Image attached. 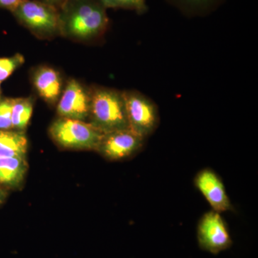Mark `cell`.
<instances>
[{"mask_svg":"<svg viewBox=\"0 0 258 258\" xmlns=\"http://www.w3.org/2000/svg\"><path fill=\"white\" fill-rule=\"evenodd\" d=\"M58 13L60 35L75 41L100 40L109 26L106 9L99 0H64Z\"/></svg>","mask_w":258,"mask_h":258,"instance_id":"1","label":"cell"},{"mask_svg":"<svg viewBox=\"0 0 258 258\" xmlns=\"http://www.w3.org/2000/svg\"><path fill=\"white\" fill-rule=\"evenodd\" d=\"M90 94L88 122L104 134L129 128L123 91L93 86L90 88Z\"/></svg>","mask_w":258,"mask_h":258,"instance_id":"2","label":"cell"},{"mask_svg":"<svg viewBox=\"0 0 258 258\" xmlns=\"http://www.w3.org/2000/svg\"><path fill=\"white\" fill-rule=\"evenodd\" d=\"M49 134L53 142L63 149L95 152L104 135L90 122L60 117L52 122Z\"/></svg>","mask_w":258,"mask_h":258,"instance_id":"3","label":"cell"},{"mask_svg":"<svg viewBox=\"0 0 258 258\" xmlns=\"http://www.w3.org/2000/svg\"><path fill=\"white\" fill-rule=\"evenodd\" d=\"M12 13L38 38L47 40L60 35L58 8L53 5L40 0H23Z\"/></svg>","mask_w":258,"mask_h":258,"instance_id":"4","label":"cell"},{"mask_svg":"<svg viewBox=\"0 0 258 258\" xmlns=\"http://www.w3.org/2000/svg\"><path fill=\"white\" fill-rule=\"evenodd\" d=\"M128 128L146 139L157 128L159 109L152 99L137 91H123Z\"/></svg>","mask_w":258,"mask_h":258,"instance_id":"5","label":"cell"},{"mask_svg":"<svg viewBox=\"0 0 258 258\" xmlns=\"http://www.w3.org/2000/svg\"><path fill=\"white\" fill-rule=\"evenodd\" d=\"M198 241L200 248L214 254L230 248L232 240L221 213L212 210L204 214L198 222Z\"/></svg>","mask_w":258,"mask_h":258,"instance_id":"6","label":"cell"},{"mask_svg":"<svg viewBox=\"0 0 258 258\" xmlns=\"http://www.w3.org/2000/svg\"><path fill=\"white\" fill-rule=\"evenodd\" d=\"M145 139L130 128L104 134L96 152L109 161H120L142 150Z\"/></svg>","mask_w":258,"mask_h":258,"instance_id":"7","label":"cell"},{"mask_svg":"<svg viewBox=\"0 0 258 258\" xmlns=\"http://www.w3.org/2000/svg\"><path fill=\"white\" fill-rule=\"evenodd\" d=\"M91 106L90 88L79 81L71 79L66 84L56 105L60 118L88 121Z\"/></svg>","mask_w":258,"mask_h":258,"instance_id":"8","label":"cell"},{"mask_svg":"<svg viewBox=\"0 0 258 258\" xmlns=\"http://www.w3.org/2000/svg\"><path fill=\"white\" fill-rule=\"evenodd\" d=\"M194 184L214 211L222 213L234 210L223 181L210 168L199 171L194 178Z\"/></svg>","mask_w":258,"mask_h":258,"instance_id":"9","label":"cell"},{"mask_svg":"<svg viewBox=\"0 0 258 258\" xmlns=\"http://www.w3.org/2000/svg\"><path fill=\"white\" fill-rule=\"evenodd\" d=\"M32 82L37 93L51 106H56L62 91V79L57 70L40 66L32 75Z\"/></svg>","mask_w":258,"mask_h":258,"instance_id":"10","label":"cell"},{"mask_svg":"<svg viewBox=\"0 0 258 258\" xmlns=\"http://www.w3.org/2000/svg\"><path fill=\"white\" fill-rule=\"evenodd\" d=\"M28 170L26 157H0V187L18 189Z\"/></svg>","mask_w":258,"mask_h":258,"instance_id":"11","label":"cell"},{"mask_svg":"<svg viewBox=\"0 0 258 258\" xmlns=\"http://www.w3.org/2000/svg\"><path fill=\"white\" fill-rule=\"evenodd\" d=\"M28 149L25 132L0 130V157H26Z\"/></svg>","mask_w":258,"mask_h":258,"instance_id":"12","label":"cell"},{"mask_svg":"<svg viewBox=\"0 0 258 258\" xmlns=\"http://www.w3.org/2000/svg\"><path fill=\"white\" fill-rule=\"evenodd\" d=\"M186 17H204L211 14L225 0H166Z\"/></svg>","mask_w":258,"mask_h":258,"instance_id":"13","label":"cell"},{"mask_svg":"<svg viewBox=\"0 0 258 258\" xmlns=\"http://www.w3.org/2000/svg\"><path fill=\"white\" fill-rule=\"evenodd\" d=\"M34 103L35 99L32 96L14 98L12 113L13 130L25 132L31 119Z\"/></svg>","mask_w":258,"mask_h":258,"instance_id":"14","label":"cell"},{"mask_svg":"<svg viewBox=\"0 0 258 258\" xmlns=\"http://www.w3.org/2000/svg\"><path fill=\"white\" fill-rule=\"evenodd\" d=\"M106 9H124L132 10L138 15L147 13L148 8L146 0H99Z\"/></svg>","mask_w":258,"mask_h":258,"instance_id":"15","label":"cell"},{"mask_svg":"<svg viewBox=\"0 0 258 258\" xmlns=\"http://www.w3.org/2000/svg\"><path fill=\"white\" fill-rule=\"evenodd\" d=\"M25 62V57L20 53L9 57H0V82L8 79Z\"/></svg>","mask_w":258,"mask_h":258,"instance_id":"16","label":"cell"},{"mask_svg":"<svg viewBox=\"0 0 258 258\" xmlns=\"http://www.w3.org/2000/svg\"><path fill=\"white\" fill-rule=\"evenodd\" d=\"M14 98H0V130H11L12 113H13Z\"/></svg>","mask_w":258,"mask_h":258,"instance_id":"17","label":"cell"},{"mask_svg":"<svg viewBox=\"0 0 258 258\" xmlns=\"http://www.w3.org/2000/svg\"><path fill=\"white\" fill-rule=\"evenodd\" d=\"M23 1V0H0V8L13 13Z\"/></svg>","mask_w":258,"mask_h":258,"instance_id":"18","label":"cell"},{"mask_svg":"<svg viewBox=\"0 0 258 258\" xmlns=\"http://www.w3.org/2000/svg\"><path fill=\"white\" fill-rule=\"evenodd\" d=\"M8 190L4 189V188L0 187V205L6 201L8 196Z\"/></svg>","mask_w":258,"mask_h":258,"instance_id":"19","label":"cell"},{"mask_svg":"<svg viewBox=\"0 0 258 258\" xmlns=\"http://www.w3.org/2000/svg\"><path fill=\"white\" fill-rule=\"evenodd\" d=\"M40 1L44 2V3H46L47 4H50L51 5H53V6L56 7V8H58L59 6L64 1V0H40Z\"/></svg>","mask_w":258,"mask_h":258,"instance_id":"20","label":"cell"},{"mask_svg":"<svg viewBox=\"0 0 258 258\" xmlns=\"http://www.w3.org/2000/svg\"><path fill=\"white\" fill-rule=\"evenodd\" d=\"M0 85H1V82H0ZM1 98V86H0V98Z\"/></svg>","mask_w":258,"mask_h":258,"instance_id":"21","label":"cell"}]
</instances>
